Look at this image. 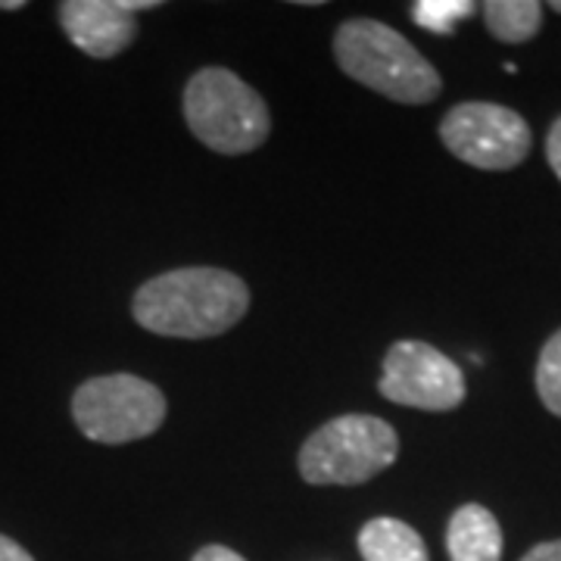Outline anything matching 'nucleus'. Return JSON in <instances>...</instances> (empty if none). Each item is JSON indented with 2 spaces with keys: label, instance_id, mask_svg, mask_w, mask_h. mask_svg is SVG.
I'll return each instance as SVG.
<instances>
[{
  "label": "nucleus",
  "instance_id": "1",
  "mask_svg": "<svg viewBox=\"0 0 561 561\" xmlns=\"http://www.w3.org/2000/svg\"><path fill=\"white\" fill-rule=\"evenodd\" d=\"M250 309V287L234 272L191 265L140 284L131 316L160 337L206 341L231 331Z\"/></svg>",
  "mask_w": 561,
  "mask_h": 561
},
{
  "label": "nucleus",
  "instance_id": "2",
  "mask_svg": "<svg viewBox=\"0 0 561 561\" xmlns=\"http://www.w3.org/2000/svg\"><path fill=\"white\" fill-rule=\"evenodd\" d=\"M334 57L350 79L397 103H431L440 94V72L412 41L378 20H346L334 35Z\"/></svg>",
  "mask_w": 561,
  "mask_h": 561
},
{
  "label": "nucleus",
  "instance_id": "3",
  "mask_svg": "<svg viewBox=\"0 0 561 561\" xmlns=\"http://www.w3.org/2000/svg\"><path fill=\"white\" fill-rule=\"evenodd\" d=\"M184 122L216 153H250L272 131L268 106L256 88L225 66H206L184 88Z\"/></svg>",
  "mask_w": 561,
  "mask_h": 561
},
{
  "label": "nucleus",
  "instance_id": "4",
  "mask_svg": "<svg viewBox=\"0 0 561 561\" xmlns=\"http://www.w3.org/2000/svg\"><path fill=\"white\" fill-rule=\"evenodd\" d=\"M400 456L393 424L375 415H341L302 443L300 474L312 486H356L387 471Z\"/></svg>",
  "mask_w": 561,
  "mask_h": 561
},
{
  "label": "nucleus",
  "instance_id": "5",
  "mask_svg": "<svg viewBox=\"0 0 561 561\" xmlns=\"http://www.w3.org/2000/svg\"><path fill=\"white\" fill-rule=\"evenodd\" d=\"M72 419L94 443L122 446L157 434L165 421V397L138 375L91 378L72 397Z\"/></svg>",
  "mask_w": 561,
  "mask_h": 561
},
{
  "label": "nucleus",
  "instance_id": "6",
  "mask_svg": "<svg viewBox=\"0 0 561 561\" xmlns=\"http://www.w3.org/2000/svg\"><path fill=\"white\" fill-rule=\"evenodd\" d=\"M440 140L461 162L505 172L527 160L530 153V125L500 103H459L440 122Z\"/></svg>",
  "mask_w": 561,
  "mask_h": 561
},
{
  "label": "nucleus",
  "instance_id": "7",
  "mask_svg": "<svg viewBox=\"0 0 561 561\" xmlns=\"http://www.w3.org/2000/svg\"><path fill=\"white\" fill-rule=\"evenodd\" d=\"M378 390L383 400L397 405L421 412H453L465 402V375L437 346L424 341H400L383 356Z\"/></svg>",
  "mask_w": 561,
  "mask_h": 561
},
{
  "label": "nucleus",
  "instance_id": "8",
  "mask_svg": "<svg viewBox=\"0 0 561 561\" xmlns=\"http://www.w3.org/2000/svg\"><path fill=\"white\" fill-rule=\"evenodd\" d=\"M160 7L157 0H66L60 3V25L81 54L110 60L138 38V10Z\"/></svg>",
  "mask_w": 561,
  "mask_h": 561
},
{
  "label": "nucleus",
  "instance_id": "9",
  "mask_svg": "<svg viewBox=\"0 0 561 561\" xmlns=\"http://www.w3.org/2000/svg\"><path fill=\"white\" fill-rule=\"evenodd\" d=\"M449 561H502V527L478 502L461 505L446 527Z\"/></svg>",
  "mask_w": 561,
  "mask_h": 561
},
{
  "label": "nucleus",
  "instance_id": "10",
  "mask_svg": "<svg viewBox=\"0 0 561 561\" xmlns=\"http://www.w3.org/2000/svg\"><path fill=\"white\" fill-rule=\"evenodd\" d=\"M359 552L365 561H431L427 546L400 518H371L359 530Z\"/></svg>",
  "mask_w": 561,
  "mask_h": 561
},
{
  "label": "nucleus",
  "instance_id": "11",
  "mask_svg": "<svg viewBox=\"0 0 561 561\" xmlns=\"http://www.w3.org/2000/svg\"><path fill=\"white\" fill-rule=\"evenodd\" d=\"M483 22L493 38L524 44L540 32L542 7L537 0H490L483 3Z\"/></svg>",
  "mask_w": 561,
  "mask_h": 561
},
{
  "label": "nucleus",
  "instance_id": "12",
  "mask_svg": "<svg viewBox=\"0 0 561 561\" xmlns=\"http://www.w3.org/2000/svg\"><path fill=\"white\" fill-rule=\"evenodd\" d=\"M474 10L478 7L471 0H419V3H412V20L427 32L453 35L459 22L474 16Z\"/></svg>",
  "mask_w": 561,
  "mask_h": 561
},
{
  "label": "nucleus",
  "instance_id": "13",
  "mask_svg": "<svg viewBox=\"0 0 561 561\" xmlns=\"http://www.w3.org/2000/svg\"><path fill=\"white\" fill-rule=\"evenodd\" d=\"M537 393L542 405L561 419V331H556L542 346L537 362Z\"/></svg>",
  "mask_w": 561,
  "mask_h": 561
},
{
  "label": "nucleus",
  "instance_id": "14",
  "mask_svg": "<svg viewBox=\"0 0 561 561\" xmlns=\"http://www.w3.org/2000/svg\"><path fill=\"white\" fill-rule=\"evenodd\" d=\"M546 157H549V165H552V172H556L561 181V116L556 119V125L549 128V138H546Z\"/></svg>",
  "mask_w": 561,
  "mask_h": 561
},
{
  "label": "nucleus",
  "instance_id": "15",
  "mask_svg": "<svg viewBox=\"0 0 561 561\" xmlns=\"http://www.w3.org/2000/svg\"><path fill=\"white\" fill-rule=\"evenodd\" d=\"M194 561H247V559H243V556H238L234 549H228V546L213 542V546H203L201 552L194 556Z\"/></svg>",
  "mask_w": 561,
  "mask_h": 561
},
{
  "label": "nucleus",
  "instance_id": "16",
  "mask_svg": "<svg viewBox=\"0 0 561 561\" xmlns=\"http://www.w3.org/2000/svg\"><path fill=\"white\" fill-rule=\"evenodd\" d=\"M0 561H35V559H32V552H28V549H22L20 542L13 540V537H3V534H0Z\"/></svg>",
  "mask_w": 561,
  "mask_h": 561
},
{
  "label": "nucleus",
  "instance_id": "17",
  "mask_svg": "<svg viewBox=\"0 0 561 561\" xmlns=\"http://www.w3.org/2000/svg\"><path fill=\"white\" fill-rule=\"evenodd\" d=\"M522 561H561V540H549L534 546Z\"/></svg>",
  "mask_w": 561,
  "mask_h": 561
},
{
  "label": "nucleus",
  "instance_id": "18",
  "mask_svg": "<svg viewBox=\"0 0 561 561\" xmlns=\"http://www.w3.org/2000/svg\"><path fill=\"white\" fill-rule=\"evenodd\" d=\"M22 0H0V10H22Z\"/></svg>",
  "mask_w": 561,
  "mask_h": 561
},
{
  "label": "nucleus",
  "instance_id": "19",
  "mask_svg": "<svg viewBox=\"0 0 561 561\" xmlns=\"http://www.w3.org/2000/svg\"><path fill=\"white\" fill-rule=\"evenodd\" d=\"M552 10H556V13H561V0H556V3H552Z\"/></svg>",
  "mask_w": 561,
  "mask_h": 561
}]
</instances>
